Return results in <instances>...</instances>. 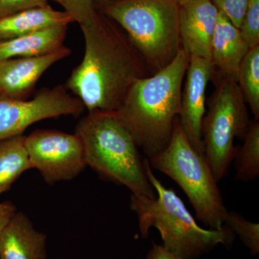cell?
<instances>
[{"mask_svg":"<svg viewBox=\"0 0 259 259\" xmlns=\"http://www.w3.org/2000/svg\"><path fill=\"white\" fill-rule=\"evenodd\" d=\"M202 125L204 156L218 182L227 176L236 154L235 139L243 140L250 123L238 83L218 75Z\"/></svg>","mask_w":259,"mask_h":259,"instance_id":"7","label":"cell"},{"mask_svg":"<svg viewBox=\"0 0 259 259\" xmlns=\"http://www.w3.org/2000/svg\"><path fill=\"white\" fill-rule=\"evenodd\" d=\"M214 71L212 61L197 56L190 57L178 115L181 127L190 144L203 156L202 125L206 113V90Z\"/></svg>","mask_w":259,"mask_h":259,"instance_id":"10","label":"cell"},{"mask_svg":"<svg viewBox=\"0 0 259 259\" xmlns=\"http://www.w3.org/2000/svg\"><path fill=\"white\" fill-rule=\"evenodd\" d=\"M223 226L229 228L235 236L250 250L251 255L259 253V224L251 222L243 218L239 213L228 211Z\"/></svg>","mask_w":259,"mask_h":259,"instance_id":"20","label":"cell"},{"mask_svg":"<svg viewBox=\"0 0 259 259\" xmlns=\"http://www.w3.org/2000/svg\"><path fill=\"white\" fill-rule=\"evenodd\" d=\"M218 15L219 11L212 0H191L180 5L181 47L189 57L211 61Z\"/></svg>","mask_w":259,"mask_h":259,"instance_id":"12","label":"cell"},{"mask_svg":"<svg viewBox=\"0 0 259 259\" xmlns=\"http://www.w3.org/2000/svg\"><path fill=\"white\" fill-rule=\"evenodd\" d=\"M66 47L44 55L0 61V95L27 100L42 74L58 61L71 55Z\"/></svg>","mask_w":259,"mask_h":259,"instance_id":"11","label":"cell"},{"mask_svg":"<svg viewBox=\"0 0 259 259\" xmlns=\"http://www.w3.org/2000/svg\"><path fill=\"white\" fill-rule=\"evenodd\" d=\"M25 146L32 168L49 185L73 180L87 166L82 143L76 134L37 130L25 136Z\"/></svg>","mask_w":259,"mask_h":259,"instance_id":"9","label":"cell"},{"mask_svg":"<svg viewBox=\"0 0 259 259\" xmlns=\"http://www.w3.org/2000/svg\"><path fill=\"white\" fill-rule=\"evenodd\" d=\"M242 95L253 115L259 120V46L248 50L240 65L237 80Z\"/></svg>","mask_w":259,"mask_h":259,"instance_id":"19","label":"cell"},{"mask_svg":"<svg viewBox=\"0 0 259 259\" xmlns=\"http://www.w3.org/2000/svg\"><path fill=\"white\" fill-rule=\"evenodd\" d=\"M59 3L79 24L80 28L93 23L99 11L95 8L93 0H49Z\"/></svg>","mask_w":259,"mask_h":259,"instance_id":"21","label":"cell"},{"mask_svg":"<svg viewBox=\"0 0 259 259\" xmlns=\"http://www.w3.org/2000/svg\"><path fill=\"white\" fill-rule=\"evenodd\" d=\"M189 62L190 57L181 49L171 64L135 83L114 112L148 158L171 140Z\"/></svg>","mask_w":259,"mask_h":259,"instance_id":"2","label":"cell"},{"mask_svg":"<svg viewBox=\"0 0 259 259\" xmlns=\"http://www.w3.org/2000/svg\"><path fill=\"white\" fill-rule=\"evenodd\" d=\"M75 134L82 143L87 166L102 178L125 186L135 195L157 197L139 147L114 112H88L78 122Z\"/></svg>","mask_w":259,"mask_h":259,"instance_id":"4","label":"cell"},{"mask_svg":"<svg viewBox=\"0 0 259 259\" xmlns=\"http://www.w3.org/2000/svg\"><path fill=\"white\" fill-rule=\"evenodd\" d=\"M97 10L123 30L151 75L171 64L182 49L175 0H110Z\"/></svg>","mask_w":259,"mask_h":259,"instance_id":"5","label":"cell"},{"mask_svg":"<svg viewBox=\"0 0 259 259\" xmlns=\"http://www.w3.org/2000/svg\"><path fill=\"white\" fill-rule=\"evenodd\" d=\"M250 49L259 46V0H249L239 28Z\"/></svg>","mask_w":259,"mask_h":259,"instance_id":"22","label":"cell"},{"mask_svg":"<svg viewBox=\"0 0 259 259\" xmlns=\"http://www.w3.org/2000/svg\"><path fill=\"white\" fill-rule=\"evenodd\" d=\"M17 211L16 206L10 201L0 202V235Z\"/></svg>","mask_w":259,"mask_h":259,"instance_id":"26","label":"cell"},{"mask_svg":"<svg viewBox=\"0 0 259 259\" xmlns=\"http://www.w3.org/2000/svg\"><path fill=\"white\" fill-rule=\"evenodd\" d=\"M25 139L20 135L0 141V194L9 190L22 174L32 168Z\"/></svg>","mask_w":259,"mask_h":259,"instance_id":"17","label":"cell"},{"mask_svg":"<svg viewBox=\"0 0 259 259\" xmlns=\"http://www.w3.org/2000/svg\"><path fill=\"white\" fill-rule=\"evenodd\" d=\"M179 5L184 4V3H187V2L191 1V0H175Z\"/></svg>","mask_w":259,"mask_h":259,"instance_id":"28","label":"cell"},{"mask_svg":"<svg viewBox=\"0 0 259 259\" xmlns=\"http://www.w3.org/2000/svg\"><path fill=\"white\" fill-rule=\"evenodd\" d=\"M146 259H185L167 249L163 244L153 242L151 249L148 250Z\"/></svg>","mask_w":259,"mask_h":259,"instance_id":"25","label":"cell"},{"mask_svg":"<svg viewBox=\"0 0 259 259\" xmlns=\"http://www.w3.org/2000/svg\"><path fill=\"white\" fill-rule=\"evenodd\" d=\"M218 11L221 12L239 29L249 0H212Z\"/></svg>","mask_w":259,"mask_h":259,"instance_id":"23","label":"cell"},{"mask_svg":"<svg viewBox=\"0 0 259 259\" xmlns=\"http://www.w3.org/2000/svg\"><path fill=\"white\" fill-rule=\"evenodd\" d=\"M68 26L47 29L25 36L0 40V61L44 55L64 47Z\"/></svg>","mask_w":259,"mask_h":259,"instance_id":"16","label":"cell"},{"mask_svg":"<svg viewBox=\"0 0 259 259\" xmlns=\"http://www.w3.org/2000/svg\"><path fill=\"white\" fill-rule=\"evenodd\" d=\"M47 5L49 0H0V19L23 10Z\"/></svg>","mask_w":259,"mask_h":259,"instance_id":"24","label":"cell"},{"mask_svg":"<svg viewBox=\"0 0 259 259\" xmlns=\"http://www.w3.org/2000/svg\"><path fill=\"white\" fill-rule=\"evenodd\" d=\"M93 1L95 8H96L97 10H98L100 7L105 5V3H107V2L110 1V0H93Z\"/></svg>","mask_w":259,"mask_h":259,"instance_id":"27","label":"cell"},{"mask_svg":"<svg viewBox=\"0 0 259 259\" xmlns=\"http://www.w3.org/2000/svg\"><path fill=\"white\" fill-rule=\"evenodd\" d=\"M236 180L248 182L259 176V121H250L243 144L236 146L234 158Z\"/></svg>","mask_w":259,"mask_h":259,"instance_id":"18","label":"cell"},{"mask_svg":"<svg viewBox=\"0 0 259 259\" xmlns=\"http://www.w3.org/2000/svg\"><path fill=\"white\" fill-rule=\"evenodd\" d=\"M148 159L151 168L170 177L183 190L201 223L212 230L222 228L228 210L218 182L203 155L190 144L178 117L166 147Z\"/></svg>","mask_w":259,"mask_h":259,"instance_id":"6","label":"cell"},{"mask_svg":"<svg viewBox=\"0 0 259 259\" xmlns=\"http://www.w3.org/2000/svg\"><path fill=\"white\" fill-rule=\"evenodd\" d=\"M144 165L157 197L132 194L130 204L137 215L143 238H148L151 228H156L163 246L185 259L199 258L220 244L232 245L236 236L228 227L207 230L199 226L176 192L165 187L155 176L148 158L144 159Z\"/></svg>","mask_w":259,"mask_h":259,"instance_id":"3","label":"cell"},{"mask_svg":"<svg viewBox=\"0 0 259 259\" xmlns=\"http://www.w3.org/2000/svg\"><path fill=\"white\" fill-rule=\"evenodd\" d=\"M81 30L84 55L65 86L88 112H115L133 85L150 76L147 68L123 30L100 11Z\"/></svg>","mask_w":259,"mask_h":259,"instance_id":"1","label":"cell"},{"mask_svg":"<svg viewBox=\"0 0 259 259\" xmlns=\"http://www.w3.org/2000/svg\"><path fill=\"white\" fill-rule=\"evenodd\" d=\"M74 18L49 5L35 7L0 19V40L25 36L47 29L68 26Z\"/></svg>","mask_w":259,"mask_h":259,"instance_id":"15","label":"cell"},{"mask_svg":"<svg viewBox=\"0 0 259 259\" xmlns=\"http://www.w3.org/2000/svg\"><path fill=\"white\" fill-rule=\"evenodd\" d=\"M47 239L25 213L17 211L0 235V259H47Z\"/></svg>","mask_w":259,"mask_h":259,"instance_id":"13","label":"cell"},{"mask_svg":"<svg viewBox=\"0 0 259 259\" xmlns=\"http://www.w3.org/2000/svg\"><path fill=\"white\" fill-rule=\"evenodd\" d=\"M249 49L239 29L219 12L211 49L214 74L237 82L240 65Z\"/></svg>","mask_w":259,"mask_h":259,"instance_id":"14","label":"cell"},{"mask_svg":"<svg viewBox=\"0 0 259 259\" xmlns=\"http://www.w3.org/2000/svg\"><path fill=\"white\" fill-rule=\"evenodd\" d=\"M68 91L65 85L42 89L30 100L0 95V141L23 135L29 126L45 119L81 115L84 105Z\"/></svg>","mask_w":259,"mask_h":259,"instance_id":"8","label":"cell"}]
</instances>
